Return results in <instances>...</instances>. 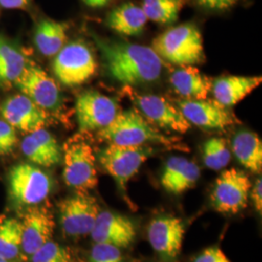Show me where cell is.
<instances>
[{
	"instance_id": "cell-15",
	"label": "cell",
	"mask_w": 262,
	"mask_h": 262,
	"mask_svg": "<svg viewBox=\"0 0 262 262\" xmlns=\"http://www.w3.org/2000/svg\"><path fill=\"white\" fill-rule=\"evenodd\" d=\"M0 113L4 121L16 130L28 133L43 128L49 120L46 110L23 94L8 97L1 104Z\"/></svg>"
},
{
	"instance_id": "cell-6",
	"label": "cell",
	"mask_w": 262,
	"mask_h": 262,
	"mask_svg": "<svg viewBox=\"0 0 262 262\" xmlns=\"http://www.w3.org/2000/svg\"><path fill=\"white\" fill-rule=\"evenodd\" d=\"M152 152L154 149L149 146L109 144L99 152L98 160L119 187L124 189Z\"/></svg>"
},
{
	"instance_id": "cell-19",
	"label": "cell",
	"mask_w": 262,
	"mask_h": 262,
	"mask_svg": "<svg viewBox=\"0 0 262 262\" xmlns=\"http://www.w3.org/2000/svg\"><path fill=\"white\" fill-rule=\"evenodd\" d=\"M200 169L194 162L182 157H172L161 174V185L170 193L181 194L196 184Z\"/></svg>"
},
{
	"instance_id": "cell-20",
	"label": "cell",
	"mask_w": 262,
	"mask_h": 262,
	"mask_svg": "<svg viewBox=\"0 0 262 262\" xmlns=\"http://www.w3.org/2000/svg\"><path fill=\"white\" fill-rule=\"evenodd\" d=\"M262 78L259 76H227L220 78L213 83L212 92L217 103L230 107L240 101L261 84Z\"/></svg>"
},
{
	"instance_id": "cell-1",
	"label": "cell",
	"mask_w": 262,
	"mask_h": 262,
	"mask_svg": "<svg viewBox=\"0 0 262 262\" xmlns=\"http://www.w3.org/2000/svg\"><path fill=\"white\" fill-rule=\"evenodd\" d=\"M108 74L126 86L157 81L163 62L152 48L94 37Z\"/></svg>"
},
{
	"instance_id": "cell-16",
	"label": "cell",
	"mask_w": 262,
	"mask_h": 262,
	"mask_svg": "<svg viewBox=\"0 0 262 262\" xmlns=\"http://www.w3.org/2000/svg\"><path fill=\"white\" fill-rule=\"evenodd\" d=\"M91 236L94 243L128 248L136 238V227L127 216L112 211L99 212Z\"/></svg>"
},
{
	"instance_id": "cell-11",
	"label": "cell",
	"mask_w": 262,
	"mask_h": 262,
	"mask_svg": "<svg viewBox=\"0 0 262 262\" xmlns=\"http://www.w3.org/2000/svg\"><path fill=\"white\" fill-rule=\"evenodd\" d=\"M185 232L182 219L174 215H159L151 220L149 225L148 239L155 252L164 261L174 262L182 250Z\"/></svg>"
},
{
	"instance_id": "cell-27",
	"label": "cell",
	"mask_w": 262,
	"mask_h": 262,
	"mask_svg": "<svg viewBox=\"0 0 262 262\" xmlns=\"http://www.w3.org/2000/svg\"><path fill=\"white\" fill-rule=\"evenodd\" d=\"M185 0H143L142 9L148 19L160 25L175 23Z\"/></svg>"
},
{
	"instance_id": "cell-34",
	"label": "cell",
	"mask_w": 262,
	"mask_h": 262,
	"mask_svg": "<svg viewBox=\"0 0 262 262\" xmlns=\"http://www.w3.org/2000/svg\"><path fill=\"white\" fill-rule=\"evenodd\" d=\"M251 197L253 200V205L257 213L261 215L262 213V181L261 178H258L254 185L251 188Z\"/></svg>"
},
{
	"instance_id": "cell-26",
	"label": "cell",
	"mask_w": 262,
	"mask_h": 262,
	"mask_svg": "<svg viewBox=\"0 0 262 262\" xmlns=\"http://www.w3.org/2000/svg\"><path fill=\"white\" fill-rule=\"evenodd\" d=\"M21 252V224L16 219L0 223V257L14 260Z\"/></svg>"
},
{
	"instance_id": "cell-9",
	"label": "cell",
	"mask_w": 262,
	"mask_h": 262,
	"mask_svg": "<svg viewBox=\"0 0 262 262\" xmlns=\"http://www.w3.org/2000/svg\"><path fill=\"white\" fill-rule=\"evenodd\" d=\"M99 212L96 199L85 192L66 198L59 204V224L62 231L72 238L91 234Z\"/></svg>"
},
{
	"instance_id": "cell-29",
	"label": "cell",
	"mask_w": 262,
	"mask_h": 262,
	"mask_svg": "<svg viewBox=\"0 0 262 262\" xmlns=\"http://www.w3.org/2000/svg\"><path fill=\"white\" fill-rule=\"evenodd\" d=\"M30 258L31 262H88L81 259L71 249L52 240L43 245Z\"/></svg>"
},
{
	"instance_id": "cell-35",
	"label": "cell",
	"mask_w": 262,
	"mask_h": 262,
	"mask_svg": "<svg viewBox=\"0 0 262 262\" xmlns=\"http://www.w3.org/2000/svg\"><path fill=\"white\" fill-rule=\"evenodd\" d=\"M30 0H0V6L5 9H24Z\"/></svg>"
},
{
	"instance_id": "cell-4",
	"label": "cell",
	"mask_w": 262,
	"mask_h": 262,
	"mask_svg": "<svg viewBox=\"0 0 262 262\" xmlns=\"http://www.w3.org/2000/svg\"><path fill=\"white\" fill-rule=\"evenodd\" d=\"M63 180L79 192L97 186L98 177L93 148L84 141L69 140L63 148Z\"/></svg>"
},
{
	"instance_id": "cell-37",
	"label": "cell",
	"mask_w": 262,
	"mask_h": 262,
	"mask_svg": "<svg viewBox=\"0 0 262 262\" xmlns=\"http://www.w3.org/2000/svg\"><path fill=\"white\" fill-rule=\"evenodd\" d=\"M0 262H9L7 261V260H5L4 258H2V257H0Z\"/></svg>"
},
{
	"instance_id": "cell-14",
	"label": "cell",
	"mask_w": 262,
	"mask_h": 262,
	"mask_svg": "<svg viewBox=\"0 0 262 262\" xmlns=\"http://www.w3.org/2000/svg\"><path fill=\"white\" fill-rule=\"evenodd\" d=\"M178 109L190 124L206 129H224L238 122V119L226 107L215 100L184 99Z\"/></svg>"
},
{
	"instance_id": "cell-24",
	"label": "cell",
	"mask_w": 262,
	"mask_h": 262,
	"mask_svg": "<svg viewBox=\"0 0 262 262\" xmlns=\"http://www.w3.org/2000/svg\"><path fill=\"white\" fill-rule=\"evenodd\" d=\"M68 25L52 19H43L36 27L34 43L38 51L45 56H55L64 47Z\"/></svg>"
},
{
	"instance_id": "cell-2",
	"label": "cell",
	"mask_w": 262,
	"mask_h": 262,
	"mask_svg": "<svg viewBox=\"0 0 262 262\" xmlns=\"http://www.w3.org/2000/svg\"><path fill=\"white\" fill-rule=\"evenodd\" d=\"M100 140L121 146H148L159 144L175 147L176 140L156 129L136 109L118 113L106 127L98 130Z\"/></svg>"
},
{
	"instance_id": "cell-17",
	"label": "cell",
	"mask_w": 262,
	"mask_h": 262,
	"mask_svg": "<svg viewBox=\"0 0 262 262\" xmlns=\"http://www.w3.org/2000/svg\"><path fill=\"white\" fill-rule=\"evenodd\" d=\"M21 224V252L31 256L43 245L52 240L55 230L53 214L45 207L31 206Z\"/></svg>"
},
{
	"instance_id": "cell-18",
	"label": "cell",
	"mask_w": 262,
	"mask_h": 262,
	"mask_svg": "<svg viewBox=\"0 0 262 262\" xmlns=\"http://www.w3.org/2000/svg\"><path fill=\"white\" fill-rule=\"evenodd\" d=\"M20 150L29 161L43 167L58 164L62 157L58 142L44 127L28 133L21 141Z\"/></svg>"
},
{
	"instance_id": "cell-5",
	"label": "cell",
	"mask_w": 262,
	"mask_h": 262,
	"mask_svg": "<svg viewBox=\"0 0 262 262\" xmlns=\"http://www.w3.org/2000/svg\"><path fill=\"white\" fill-rule=\"evenodd\" d=\"M53 62L57 80L67 86H76L89 81L96 71V61L90 48L81 41L64 45Z\"/></svg>"
},
{
	"instance_id": "cell-21",
	"label": "cell",
	"mask_w": 262,
	"mask_h": 262,
	"mask_svg": "<svg viewBox=\"0 0 262 262\" xmlns=\"http://www.w3.org/2000/svg\"><path fill=\"white\" fill-rule=\"evenodd\" d=\"M170 82L177 94L194 100L207 99L213 88V81L192 66H181L172 73Z\"/></svg>"
},
{
	"instance_id": "cell-31",
	"label": "cell",
	"mask_w": 262,
	"mask_h": 262,
	"mask_svg": "<svg viewBox=\"0 0 262 262\" xmlns=\"http://www.w3.org/2000/svg\"><path fill=\"white\" fill-rule=\"evenodd\" d=\"M18 142L16 129L8 122L0 120V156H7Z\"/></svg>"
},
{
	"instance_id": "cell-7",
	"label": "cell",
	"mask_w": 262,
	"mask_h": 262,
	"mask_svg": "<svg viewBox=\"0 0 262 262\" xmlns=\"http://www.w3.org/2000/svg\"><path fill=\"white\" fill-rule=\"evenodd\" d=\"M9 191L19 205L36 206L50 194L52 181L47 174L29 163H20L10 170Z\"/></svg>"
},
{
	"instance_id": "cell-33",
	"label": "cell",
	"mask_w": 262,
	"mask_h": 262,
	"mask_svg": "<svg viewBox=\"0 0 262 262\" xmlns=\"http://www.w3.org/2000/svg\"><path fill=\"white\" fill-rule=\"evenodd\" d=\"M241 0H195L197 4L212 11H227L234 7Z\"/></svg>"
},
{
	"instance_id": "cell-22",
	"label": "cell",
	"mask_w": 262,
	"mask_h": 262,
	"mask_svg": "<svg viewBox=\"0 0 262 262\" xmlns=\"http://www.w3.org/2000/svg\"><path fill=\"white\" fill-rule=\"evenodd\" d=\"M148 20L141 6L132 2H124L108 14L106 25L122 35L137 36L144 31Z\"/></svg>"
},
{
	"instance_id": "cell-30",
	"label": "cell",
	"mask_w": 262,
	"mask_h": 262,
	"mask_svg": "<svg viewBox=\"0 0 262 262\" xmlns=\"http://www.w3.org/2000/svg\"><path fill=\"white\" fill-rule=\"evenodd\" d=\"M88 262H125L121 249L108 244L95 243Z\"/></svg>"
},
{
	"instance_id": "cell-28",
	"label": "cell",
	"mask_w": 262,
	"mask_h": 262,
	"mask_svg": "<svg viewBox=\"0 0 262 262\" xmlns=\"http://www.w3.org/2000/svg\"><path fill=\"white\" fill-rule=\"evenodd\" d=\"M231 159V152L224 138H211L203 146V161L212 170L225 168Z\"/></svg>"
},
{
	"instance_id": "cell-23",
	"label": "cell",
	"mask_w": 262,
	"mask_h": 262,
	"mask_svg": "<svg viewBox=\"0 0 262 262\" xmlns=\"http://www.w3.org/2000/svg\"><path fill=\"white\" fill-rule=\"evenodd\" d=\"M232 151L244 167L253 173L262 169V142L259 136L251 131L238 132L232 141Z\"/></svg>"
},
{
	"instance_id": "cell-25",
	"label": "cell",
	"mask_w": 262,
	"mask_h": 262,
	"mask_svg": "<svg viewBox=\"0 0 262 262\" xmlns=\"http://www.w3.org/2000/svg\"><path fill=\"white\" fill-rule=\"evenodd\" d=\"M27 66V59L18 48L0 36V84L14 83Z\"/></svg>"
},
{
	"instance_id": "cell-13",
	"label": "cell",
	"mask_w": 262,
	"mask_h": 262,
	"mask_svg": "<svg viewBox=\"0 0 262 262\" xmlns=\"http://www.w3.org/2000/svg\"><path fill=\"white\" fill-rule=\"evenodd\" d=\"M129 96L145 119L160 127L179 133H185L190 128L191 124L167 99L155 94L131 93Z\"/></svg>"
},
{
	"instance_id": "cell-32",
	"label": "cell",
	"mask_w": 262,
	"mask_h": 262,
	"mask_svg": "<svg viewBox=\"0 0 262 262\" xmlns=\"http://www.w3.org/2000/svg\"><path fill=\"white\" fill-rule=\"evenodd\" d=\"M192 262H231L225 253L217 247H211L204 250Z\"/></svg>"
},
{
	"instance_id": "cell-10",
	"label": "cell",
	"mask_w": 262,
	"mask_h": 262,
	"mask_svg": "<svg viewBox=\"0 0 262 262\" xmlns=\"http://www.w3.org/2000/svg\"><path fill=\"white\" fill-rule=\"evenodd\" d=\"M75 112L79 130L86 133L110 124L119 113V106L111 97L91 91L77 97Z\"/></svg>"
},
{
	"instance_id": "cell-36",
	"label": "cell",
	"mask_w": 262,
	"mask_h": 262,
	"mask_svg": "<svg viewBox=\"0 0 262 262\" xmlns=\"http://www.w3.org/2000/svg\"><path fill=\"white\" fill-rule=\"evenodd\" d=\"M82 1L88 7L97 9V8H103L105 6H107L111 0H82Z\"/></svg>"
},
{
	"instance_id": "cell-3",
	"label": "cell",
	"mask_w": 262,
	"mask_h": 262,
	"mask_svg": "<svg viewBox=\"0 0 262 262\" xmlns=\"http://www.w3.org/2000/svg\"><path fill=\"white\" fill-rule=\"evenodd\" d=\"M152 49L161 59L180 66H194L204 58L201 32L190 23L161 33L152 41Z\"/></svg>"
},
{
	"instance_id": "cell-8",
	"label": "cell",
	"mask_w": 262,
	"mask_h": 262,
	"mask_svg": "<svg viewBox=\"0 0 262 262\" xmlns=\"http://www.w3.org/2000/svg\"><path fill=\"white\" fill-rule=\"evenodd\" d=\"M251 188L252 183L244 172L235 168L225 170L215 181L212 205L220 213L236 214L247 207Z\"/></svg>"
},
{
	"instance_id": "cell-12",
	"label": "cell",
	"mask_w": 262,
	"mask_h": 262,
	"mask_svg": "<svg viewBox=\"0 0 262 262\" xmlns=\"http://www.w3.org/2000/svg\"><path fill=\"white\" fill-rule=\"evenodd\" d=\"M19 92L44 110H54L60 103V92L55 80L36 64H27L14 82Z\"/></svg>"
}]
</instances>
